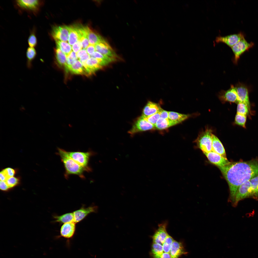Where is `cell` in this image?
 <instances>
[{"instance_id": "1", "label": "cell", "mask_w": 258, "mask_h": 258, "mask_svg": "<svg viewBox=\"0 0 258 258\" xmlns=\"http://www.w3.org/2000/svg\"><path fill=\"white\" fill-rule=\"evenodd\" d=\"M218 167L228 183L230 191L228 201L233 205L239 187L258 175V160L231 162Z\"/></svg>"}, {"instance_id": "2", "label": "cell", "mask_w": 258, "mask_h": 258, "mask_svg": "<svg viewBox=\"0 0 258 258\" xmlns=\"http://www.w3.org/2000/svg\"><path fill=\"white\" fill-rule=\"evenodd\" d=\"M57 154L60 156L65 169L64 176L67 179L71 175H76L82 179L85 178L84 175L85 171L90 172L75 161L68 154L67 151L58 148Z\"/></svg>"}, {"instance_id": "3", "label": "cell", "mask_w": 258, "mask_h": 258, "mask_svg": "<svg viewBox=\"0 0 258 258\" xmlns=\"http://www.w3.org/2000/svg\"><path fill=\"white\" fill-rule=\"evenodd\" d=\"M249 197L258 199V175L239 187L236 195L234 206H236L240 200Z\"/></svg>"}, {"instance_id": "4", "label": "cell", "mask_w": 258, "mask_h": 258, "mask_svg": "<svg viewBox=\"0 0 258 258\" xmlns=\"http://www.w3.org/2000/svg\"><path fill=\"white\" fill-rule=\"evenodd\" d=\"M44 0H17L14 2L15 5L19 11H24L36 15L43 5Z\"/></svg>"}, {"instance_id": "5", "label": "cell", "mask_w": 258, "mask_h": 258, "mask_svg": "<svg viewBox=\"0 0 258 258\" xmlns=\"http://www.w3.org/2000/svg\"><path fill=\"white\" fill-rule=\"evenodd\" d=\"M212 131L207 129L201 132L196 140L198 147L204 154L212 151Z\"/></svg>"}, {"instance_id": "6", "label": "cell", "mask_w": 258, "mask_h": 258, "mask_svg": "<svg viewBox=\"0 0 258 258\" xmlns=\"http://www.w3.org/2000/svg\"><path fill=\"white\" fill-rule=\"evenodd\" d=\"M67 152L72 159L79 164L87 169L90 172L91 171V168L88 166V163L90 157L94 155L95 153L90 151L86 152L67 151Z\"/></svg>"}, {"instance_id": "7", "label": "cell", "mask_w": 258, "mask_h": 258, "mask_svg": "<svg viewBox=\"0 0 258 258\" xmlns=\"http://www.w3.org/2000/svg\"><path fill=\"white\" fill-rule=\"evenodd\" d=\"M155 129V125L141 116L136 119L128 133L132 136L139 132Z\"/></svg>"}, {"instance_id": "8", "label": "cell", "mask_w": 258, "mask_h": 258, "mask_svg": "<svg viewBox=\"0 0 258 258\" xmlns=\"http://www.w3.org/2000/svg\"><path fill=\"white\" fill-rule=\"evenodd\" d=\"M254 45L253 43H248L244 38L231 47V48L234 54L233 59V63L235 64H237L240 56Z\"/></svg>"}, {"instance_id": "9", "label": "cell", "mask_w": 258, "mask_h": 258, "mask_svg": "<svg viewBox=\"0 0 258 258\" xmlns=\"http://www.w3.org/2000/svg\"><path fill=\"white\" fill-rule=\"evenodd\" d=\"M69 34L68 26L65 25L54 26L51 32V37L55 40L66 42L68 41Z\"/></svg>"}, {"instance_id": "10", "label": "cell", "mask_w": 258, "mask_h": 258, "mask_svg": "<svg viewBox=\"0 0 258 258\" xmlns=\"http://www.w3.org/2000/svg\"><path fill=\"white\" fill-rule=\"evenodd\" d=\"M244 38V34L240 32L226 36H218L216 37L215 41L216 43H223L231 48Z\"/></svg>"}, {"instance_id": "11", "label": "cell", "mask_w": 258, "mask_h": 258, "mask_svg": "<svg viewBox=\"0 0 258 258\" xmlns=\"http://www.w3.org/2000/svg\"><path fill=\"white\" fill-rule=\"evenodd\" d=\"M98 207L92 205L87 207H82L80 209L73 212L74 222L76 223L81 221L89 214L97 212Z\"/></svg>"}, {"instance_id": "12", "label": "cell", "mask_w": 258, "mask_h": 258, "mask_svg": "<svg viewBox=\"0 0 258 258\" xmlns=\"http://www.w3.org/2000/svg\"><path fill=\"white\" fill-rule=\"evenodd\" d=\"M218 97L222 101L237 102V94L235 86L231 85L226 91L221 90L218 93Z\"/></svg>"}, {"instance_id": "13", "label": "cell", "mask_w": 258, "mask_h": 258, "mask_svg": "<svg viewBox=\"0 0 258 258\" xmlns=\"http://www.w3.org/2000/svg\"><path fill=\"white\" fill-rule=\"evenodd\" d=\"M167 222L159 224L158 228L152 237L153 243L160 244L162 246L168 234L167 231Z\"/></svg>"}, {"instance_id": "14", "label": "cell", "mask_w": 258, "mask_h": 258, "mask_svg": "<svg viewBox=\"0 0 258 258\" xmlns=\"http://www.w3.org/2000/svg\"><path fill=\"white\" fill-rule=\"evenodd\" d=\"M96 51L115 60L118 56L109 44L104 40L95 45Z\"/></svg>"}, {"instance_id": "15", "label": "cell", "mask_w": 258, "mask_h": 258, "mask_svg": "<svg viewBox=\"0 0 258 258\" xmlns=\"http://www.w3.org/2000/svg\"><path fill=\"white\" fill-rule=\"evenodd\" d=\"M204 154L211 162L218 167H223L231 163L227 158L212 151Z\"/></svg>"}, {"instance_id": "16", "label": "cell", "mask_w": 258, "mask_h": 258, "mask_svg": "<svg viewBox=\"0 0 258 258\" xmlns=\"http://www.w3.org/2000/svg\"><path fill=\"white\" fill-rule=\"evenodd\" d=\"M109 63L106 61L90 57L86 62L89 75L91 74Z\"/></svg>"}, {"instance_id": "17", "label": "cell", "mask_w": 258, "mask_h": 258, "mask_svg": "<svg viewBox=\"0 0 258 258\" xmlns=\"http://www.w3.org/2000/svg\"><path fill=\"white\" fill-rule=\"evenodd\" d=\"M237 94V103L242 102L247 104L250 109L248 92L247 87L240 82L235 86Z\"/></svg>"}, {"instance_id": "18", "label": "cell", "mask_w": 258, "mask_h": 258, "mask_svg": "<svg viewBox=\"0 0 258 258\" xmlns=\"http://www.w3.org/2000/svg\"><path fill=\"white\" fill-rule=\"evenodd\" d=\"M76 223L74 222L64 224L60 230V237L69 239L74 236L76 229Z\"/></svg>"}, {"instance_id": "19", "label": "cell", "mask_w": 258, "mask_h": 258, "mask_svg": "<svg viewBox=\"0 0 258 258\" xmlns=\"http://www.w3.org/2000/svg\"><path fill=\"white\" fill-rule=\"evenodd\" d=\"M161 108L158 104L148 101L143 108L141 116L147 117L159 112Z\"/></svg>"}, {"instance_id": "20", "label": "cell", "mask_w": 258, "mask_h": 258, "mask_svg": "<svg viewBox=\"0 0 258 258\" xmlns=\"http://www.w3.org/2000/svg\"><path fill=\"white\" fill-rule=\"evenodd\" d=\"M188 253L185 251L182 244L174 240L173 242L171 249L170 254L171 258H178L183 254H186Z\"/></svg>"}, {"instance_id": "21", "label": "cell", "mask_w": 258, "mask_h": 258, "mask_svg": "<svg viewBox=\"0 0 258 258\" xmlns=\"http://www.w3.org/2000/svg\"><path fill=\"white\" fill-rule=\"evenodd\" d=\"M87 38L90 44L95 45L104 39L97 32L88 26H85Z\"/></svg>"}, {"instance_id": "22", "label": "cell", "mask_w": 258, "mask_h": 258, "mask_svg": "<svg viewBox=\"0 0 258 258\" xmlns=\"http://www.w3.org/2000/svg\"><path fill=\"white\" fill-rule=\"evenodd\" d=\"M212 150L220 155L223 157L226 158L225 149L222 143L218 138L214 134H213Z\"/></svg>"}, {"instance_id": "23", "label": "cell", "mask_w": 258, "mask_h": 258, "mask_svg": "<svg viewBox=\"0 0 258 258\" xmlns=\"http://www.w3.org/2000/svg\"><path fill=\"white\" fill-rule=\"evenodd\" d=\"M179 123L169 119L160 118L155 125V129L162 130L175 125Z\"/></svg>"}, {"instance_id": "24", "label": "cell", "mask_w": 258, "mask_h": 258, "mask_svg": "<svg viewBox=\"0 0 258 258\" xmlns=\"http://www.w3.org/2000/svg\"><path fill=\"white\" fill-rule=\"evenodd\" d=\"M69 34L68 39L69 43L73 45L79 39V36L76 25L68 26Z\"/></svg>"}, {"instance_id": "25", "label": "cell", "mask_w": 258, "mask_h": 258, "mask_svg": "<svg viewBox=\"0 0 258 258\" xmlns=\"http://www.w3.org/2000/svg\"><path fill=\"white\" fill-rule=\"evenodd\" d=\"M69 71L76 74H87L85 69L79 60H77L69 68Z\"/></svg>"}, {"instance_id": "26", "label": "cell", "mask_w": 258, "mask_h": 258, "mask_svg": "<svg viewBox=\"0 0 258 258\" xmlns=\"http://www.w3.org/2000/svg\"><path fill=\"white\" fill-rule=\"evenodd\" d=\"M37 55V51L34 48L29 47L27 48L26 52V56L27 65L28 69L32 68V61L36 58Z\"/></svg>"}, {"instance_id": "27", "label": "cell", "mask_w": 258, "mask_h": 258, "mask_svg": "<svg viewBox=\"0 0 258 258\" xmlns=\"http://www.w3.org/2000/svg\"><path fill=\"white\" fill-rule=\"evenodd\" d=\"M54 221L64 224L68 222H74L73 212L66 213L60 215H54Z\"/></svg>"}, {"instance_id": "28", "label": "cell", "mask_w": 258, "mask_h": 258, "mask_svg": "<svg viewBox=\"0 0 258 258\" xmlns=\"http://www.w3.org/2000/svg\"><path fill=\"white\" fill-rule=\"evenodd\" d=\"M189 115L185 114L172 111H169V119L177 122L179 124L189 117Z\"/></svg>"}, {"instance_id": "29", "label": "cell", "mask_w": 258, "mask_h": 258, "mask_svg": "<svg viewBox=\"0 0 258 258\" xmlns=\"http://www.w3.org/2000/svg\"><path fill=\"white\" fill-rule=\"evenodd\" d=\"M55 41L57 47L59 48L67 56L72 51V47L67 42L58 40Z\"/></svg>"}, {"instance_id": "30", "label": "cell", "mask_w": 258, "mask_h": 258, "mask_svg": "<svg viewBox=\"0 0 258 258\" xmlns=\"http://www.w3.org/2000/svg\"><path fill=\"white\" fill-rule=\"evenodd\" d=\"M55 57L58 63L61 66H64L66 62L67 56L58 48L55 49Z\"/></svg>"}, {"instance_id": "31", "label": "cell", "mask_w": 258, "mask_h": 258, "mask_svg": "<svg viewBox=\"0 0 258 258\" xmlns=\"http://www.w3.org/2000/svg\"><path fill=\"white\" fill-rule=\"evenodd\" d=\"M28 43L29 47L34 48L37 45L38 41L36 35V29L35 27L30 31L28 39Z\"/></svg>"}, {"instance_id": "32", "label": "cell", "mask_w": 258, "mask_h": 258, "mask_svg": "<svg viewBox=\"0 0 258 258\" xmlns=\"http://www.w3.org/2000/svg\"><path fill=\"white\" fill-rule=\"evenodd\" d=\"M76 53L72 51L67 56L66 63L64 65L66 71H68L69 68L77 60Z\"/></svg>"}, {"instance_id": "33", "label": "cell", "mask_w": 258, "mask_h": 258, "mask_svg": "<svg viewBox=\"0 0 258 258\" xmlns=\"http://www.w3.org/2000/svg\"><path fill=\"white\" fill-rule=\"evenodd\" d=\"M238 103L237 113L247 116L248 114L250 109L245 103L241 102Z\"/></svg>"}, {"instance_id": "34", "label": "cell", "mask_w": 258, "mask_h": 258, "mask_svg": "<svg viewBox=\"0 0 258 258\" xmlns=\"http://www.w3.org/2000/svg\"><path fill=\"white\" fill-rule=\"evenodd\" d=\"M152 252L154 257L160 255L164 252L162 246L153 243L152 245Z\"/></svg>"}, {"instance_id": "35", "label": "cell", "mask_w": 258, "mask_h": 258, "mask_svg": "<svg viewBox=\"0 0 258 258\" xmlns=\"http://www.w3.org/2000/svg\"><path fill=\"white\" fill-rule=\"evenodd\" d=\"M247 116L237 113L235 117V123L245 128Z\"/></svg>"}, {"instance_id": "36", "label": "cell", "mask_w": 258, "mask_h": 258, "mask_svg": "<svg viewBox=\"0 0 258 258\" xmlns=\"http://www.w3.org/2000/svg\"><path fill=\"white\" fill-rule=\"evenodd\" d=\"M144 118L150 123L155 125L160 118V114L159 112H158L147 117Z\"/></svg>"}, {"instance_id": "37", "label": "cell", "mask_w": 258, "mask_h": 258, "mask_svg": "<svg viewBox=\"0 0 258 258\" xmlns=\"http://www.w3.org/2000/svg\"><path fill=\"white\" fill-rule=\"evenodd\" d=\"M5 182L10 188L16 185L18 183V180L17 178L12 177L8 178Z\"/></svg>"}, {"instance_id": "38", "label": "cell", "mask_w": 258, "mask_h": 258, "mask_svg": "<svg viewBox=\"0 0 258 258\" xmlns=\"http://www.w3.org/2000/svg\"><path fill=\"white\" fill-rule=\"evenodd\" d=\"M72 48L73 51L76 53L81 50L82 47L81 41L78 40L72 45Z\"/></svg>"}, {"instance_id": "39", "label": "cell", "mask_w": 258, "mask_h": 258, "mask_svg": "<svg viewBox=\"0 0 258 258\" xmlns=\"http://www.w3.org/2000/svg\"><path fill=\"white\" fill-rule=\"evenodd\" d=\"M80 40L81 42L83 49H86L90 45L87 36L82 37Z\"/></svg>"}, {"instance_id": "40", "label": "cell", "mask_w": 258, "mask_h": 258, "mask_svg": "<svg viewBox=\"0 0 258 258\" xmlns=\"http://www.w3.org/2000/svg\"><path fill=\"white\" fill-rule=\"evenodd\" d=\"M8 178L13 177L15 173V171L13 169L8 168L3 170Z\"/></svg>"}, {"instance_id": "41", "label": "cell", "mask_w": 258, "mask_h": 258, "mask_svg": "<svg viewBox=\"0 0 258 258\" xmlns=\"http://www.w3.org/2000/svg\"><path fill=\"white\" fill-rule=\"evenodd\" d=\"M160 114V117L166 119L169 118V111L165 110L161 108L159 112Z\"/></svg>"}, {"instance_id": "42", "label": "cell", "mask_w": 258, "mask_h": 258, "mask_svg": "<svg viewBox=\"0 0 258 258\" xmlns=\"http://www.w3.org/2000/svg\"><path fill=\"white\" fill-rule=\"evenodd\" d=\"M86 50L87 53L90 56L96 51L95 46L91 44L86 48Z\"/></svg>"}, {"instance_id": "43", "label": "cell", "mask_w": 258, "mask_h": 258, "mask_svg": "<svg viewBox=\"0 0 258 258\" xmlns=\"http://www.w3.org/2000/svg\"><path fill=\"white\" fill-rule=\"evenodd\" d=\"M0 188L1 190L3 191L7 190L9 188L7 185L5 181H0Z\"/></svg>"}, {"instance_id": "44", "label": "cell", "mask_w": 258, "mask_h": 258, "mask_svg": "<svg viewBox=\"0 0 258 258\" xmlns=\"http://www.w3.org/2000/svg\"><path fill=\"white\" fill-rule=\"evenodd\" d=\"M87 53L86 50L85 49H83L76 53V54L78 58L79 59Z\"/></svg>"}, {"instance_id": "45", "label": "cell", "mask_w": 258, "mask_h": 258, "mask_svg": "<svg viewBox=\"0 0 258 258\" xmlns=\"http://www.w3.org/2000/svg\"><path fill=\"white\" fill-rule=\"evenodd\" d=\"M8 178V177L3 170L0 172V181H6Z\"/></svg>"}, {"instance_id": "46", "label": "cell", "mask_w": 258, "mask_h": 258, "mask_svg": "<svg viewBox=\"0 0 258 258\" xmlns=\"http://www.w3.org/2000/svg\"><path fill=\"white\" fill-rule=\"evenodd\" d=\"M90 57V56L87 53L79 58V60L81 62H86Z\"/></svg>"}, {"instance_id": "47", "label": "cell", "mask_w": 258, "mask_h": 258, "mask_svg": "<svg viewBox=\"0 0 258 258\" xmlns=\"http://www.w3.org/2000/svg\"><path fill=\"white\" fill-rule=\"evenodd\" d=\"M155 258H171V255L169 253H163L160 255L156 257Z\"/></svg>"}]
</instances>
